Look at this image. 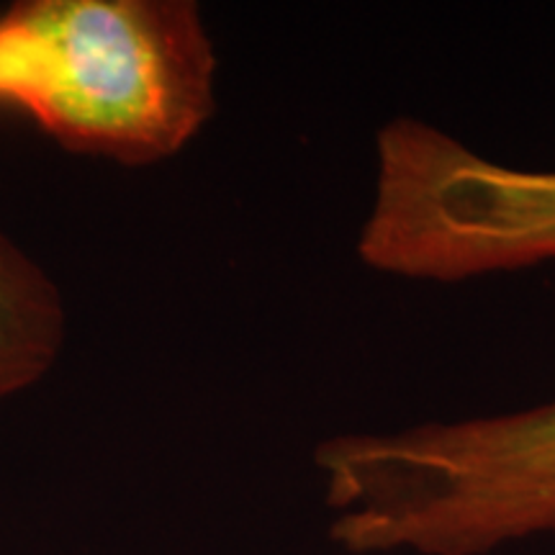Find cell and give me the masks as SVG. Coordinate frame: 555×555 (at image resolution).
I'll return each mask as SVG.
<instances>
[{
  "label": "cell",
  "instance_id": "3957f363",
  "mask_svg": "<svg viewBox=\"0 0 555 555\" xmlns=\"http://www.w3.org/2000/svg\"><path fill=\"white\" fill-rule=\"evenodd\" d=\"M358 258L380 275L463 283L555 266V168L489 157L420 116L376 131Z\"/></svg>",
  "mask_w": 555,
  "mask_h": 555
},
{
  "label": "cell",
  "instance_id": "277c9868",
  "mask_svg": "<svg viewBox=\"0 0 555 555\" xmlns=\"http://www.w3.org/2000/svg\"><path fill=\"white\" fill-rule=\"evenodd\" d=\"M65 337L60 286L0 232V401L37 386L60 360Z\"/></svg>",
  "mask_w": 555,
  "mask_h": 555
},
{
  "label": "cell",
  "instance_id": "6da1fadb",
  "mask_svg": "<svg viewBox=\"0 0 555 555\" xmlns=\"http://www.w3.org/2000/svg\"><path fill=\"white\" fill-rule=\"evenodd\" d=\"M0 106L60 147L142 168L217 111V50L193 0H18L0 13Z\"/></svg>",
  "mask_w": 555,
  "mask_h": 555
},
{
  "label": "cell",
  "instance_id": "7a4b0ae2",
  "mask_svg": "<svg viewBox=\"0 0 555 555\" xmlns=\"http://www.w3.org/2000/svg\"><path fill=\"white\" fill-rule=\"evenodd\" d=\"M330 540L350 555H491L555 540V393L512 412L319 442Z\"/></svg>",
  "mask_w": 555,
  "mask_h": 555
}]
</instances>
